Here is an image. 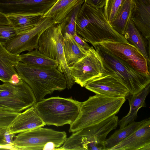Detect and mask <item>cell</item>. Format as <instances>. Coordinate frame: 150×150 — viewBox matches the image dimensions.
<instances>
[{"label":"cell","mask_w":150,"mask_h":150,"mask_svg":"<svg viewBox=\"0 0 150 150\" xmlns=\"http://www.w3.org/2000/svg\"><path fill=\"white\" fill-rule=\"evenodd\" d=\"M76 32L93 46L105 41L128 42L111 26L103 8H96L84 2L77 18Z\"/></svg>","instance_id":"cell-1"},{"label":"cell","mask_w":150,"mask_h":150,"mask_svg":"<svg viewBox=\"0 0 150 150\" xmlns=\"http://www.w3.org/2000/svg\"><path fill=\"white\" fill-rule=\"evenodd\" d=\"M15 68L18 74L33 90L37 101L54 91H62L67 88L65 76L57 68L31 65L21 62Z\"/></svg>","instance_id":"cell-2"},{"label":"cell","mask_w":150,"mask_h":150,"mask_svg":"<svg viewBox=\"0 0 150 150\" xmlns=\"http://www.w3.org/2000/svg\"><path fill=\"white\" fill-rule=\"evenodd\" d=\"M126 100L125 98H112L98 94L90 96L81 102L79 113L70 125L69 132H75L115 115Z\"/></svg>","instance_id":"cell-3"},{"label":"cell","mask_w":150,"mask_h":150,"mask_svg":"<svg viewBox=\"0 0 150 150\" xmlns=\"http://www.w3.org/2000/svg\"><path fill=\"white\" fill-rule=\"evenodd\" d=\"M118 122V116L114 115L73 132L58 150H106L104 142L106 137L116 129Z\"/></svg>","instance_id":"cell-4"},{"label":"cell","mask_w":150,"mask_h":150,"mask_svg":"<svg viewBox=\"0 0 150 150\" xmlns=\"http://www.w3.org/2000/svg\"><path fill=\"white\" fill-rule=\"evenodd\" d=\"M81 102L58 96L43 99L33 105L46 125L61 126L71 125L79 113Z\"/></svg>","instance_id":"cell-5"},{"label":"cell","mask_w":150,"mask_h":150,"mask_svg":"<svg viewBox=\"0 0 150 150\" xmlns=\"http://www.w3.org/2000/svg\"><path fill=\"white\" fill-rule=\"evenodd\" d=\"M93 46L101 57L105 68L115 73L130 95L136 94L150 83V75L139 72L97 44Z\"/></svg>","instance_id":"cell-6"},{"label":"cell","mask_w":150,"mask_h":150,"mask_svg":"<svg viewBox=\"0 0 150 150\" xmlns=\"http://www.w3.org/2000/svg\"><path fill=\"white\" fill-rule=\"evenodd\" d=\"M61 23L57 24L45 30L38 40V49L50 58L56 60L58 70L65 77L67 87L71 89L75 83L72 79L69 67L64 57L63 49L64 36Z\"/></svg>","instance_id":"cell-7"},{"label":"cell","mask_w":150,"mask_h":150,"mask_svg":"<svg viewBox=\"0 0 150 150\" xmlns=\"http://www.w3.org/2000/svg\"><path fill=\"white\" fill-rule=\"evenodd\" d=\"M67 138L64 131L40 127L18 134L12 143L16 150H50L54 143L57 150Z\"/></svg>","instance_id":"cell-8"},{"label":"cell","mask_w":150,"mask_h":150,"mask_svg":"<svg viewBox=\"0 0 150 150\" xmlns=\"http://www.w3.org/2000/svg\"><path fill=\"white\" fill-rule=\"evenodd\" d=\"M3 85V90L0 93V109L21 112L37 102L33 90L24 81L18 85L9 82Z\"/></svg>","instance_id":"cell-9"},{"label":"cell","mask_w":150,"mask_h":150,"mask_svg":"<svg viewBox=\"0 0 150 150\" xmlns=\"http://www.w3.org/2000/svg\"><path fill=\"white\" fill-rule=\"evenodd\" d=\"M69 68L72 79L82 87L90 80L102 75L105 71L102 58L92 46L86 55Z\"/></svg>","instance_id":"cell-10"},{"label":"cell","mask_w":150,"mask_h":150,"mask_svg":"<svg viewBox=\"0 0 150 150\" xmlns=\"http://www.w3.org/2000/svg\"><path fill=\"white\" fill-rule=\"evenodd\" d=\"M56 24L51 18L42 16L33 28L23 33L16 34L3 45L9 52L16 55H19L24 51L38 49L39 39L42 33L48 28Z\"/></svg>","instance_id":"cell-11"},{"label":"cell","mask_w":150,"mask_h":150,"mask_svg":"<svg viewBox=\"0 0 150 150\" xmlns=\"http://www.w3.org/2000/svg\"><path fill=\"white\" fill-rule=\"evenodd\" d=\"M96 44L137 71L150 75L147 60L134 45L127 42L110 41Z\"/></svg>","instance_id":"cell-12"},{"label":"cell","mask_w":150,"mask_h":150,"mask_svg":"<svg viewBox=\"0 0 150 150\" xmlns=\"http://www.w3.org/2000/svg\"><path fill=\"white\" fill-rule=\"evenodd\" d=\"M84 87L96 94L110 98L126 99L130 95L119 77L105 69L102 75L90 80Z\"/></svg>","instance_id":"cell-13"},{"label":"cell","mask_w":150,"mask_h":150,"mask_svg":"<svg viewBox=\"0 0 150 150\" xmlns=\"http://www.w3.org/2000/svg\"><path fill=\"white\" fill-rule=\"evenodd\" d=\"M57 0H0V11L5 14L22 12L43 15Z\"/></svg>","instance_id":"cell-14"},{"label":"cell","mask_w":150,"mask_h":150,"mask_svg":"<svg viewBox=\"0 0 150 150\" xmlns=\"http://www.w3.org/2000/svg\"><path fill=\"white\" fill-rule=\"evenodd\" d=\"M150 150V119L110 150Z\"/></svg>","instance_id":"cell-15"},{"label":"cell","mask_w":150,"mask_h":150,"mask_svg":"<svg viewBox=\"0 0 150 150\" xmlns=\"http://www.w3.org/2000/svg\"><path fill=\"white\" fill-rule=\"evenodd\" d=\"M134 6L131 19L142 35L150 37V0H133Z\"/></svg>","instance_id":"cell-16"},{"label":"cell","mask_w":150,"mask_h":150,"mask_svg":"<svg viewBox=\"0 0 150 150\" xmlns=\"http://www.w3.org/2000/svg\"><path fill=\"white\" fill-rule=\"evenodd\" d=\"M45 125L33 106L20 112L16 117L10 127L9 132L15 135Z\"/></svg>","instance_id":"cell-17"},{"label":"cell","mask_w":150,"mask_h":150,"mask_svg":"<svg viewBox=\"0 0 150 150\" xmlns=\"http://www.w3.org/2000/svg\"><path fill=\"white\" fill-rule=\"evenodd\" d=\"M6 15L16 34L23 33L31 30L37 24L43 16L22 12L8 13Z\"/></svg>","instance_id":"cell-18"},{"label":"cell","mask_w":150,"mask_h":150,"mask_svg":"<svg viewBox=\"0 0 150 150\" xmlns=\"http://www.w3.org/2000/svg\"><path fill=\"white\" fill-rule=\"evenodd\" d=\"M20 54L11 53L0 44V80L9 82L12 76L17 74L16 67L20 62Z\"/></svg>","instance_id":"cell-19"},{"label":"cell","mask_w":150,"mask_h":150,"mask_svg":"<svg viewBox=\"0 0 150 150\" xmlns=\"http://www.w3.org/2000/svg\"><path fill=\"white\" fill-rule=\"evenodd\" d=\"M85 0H57L43 17H50L56 24L61 23L68 13L76 7L82 5Z\"/></svg>","instance_id":"cell-20"},{"label":"cell","mask_w":150,"mask_h":150,"mask_svg":"<svg viewBox=\"0 0 150 150\" xmlns=\"http://www.w3.org/2000/svg\"><path fill=\"white\" fill-rule=\"evenodd\" d=\"M150 84L138 93L132 95L129 100L130 107L128 114L118 122L120 128H122L134 121L137 117V113L142 107H145V100L149 92Z\"/></svg>","instance_id":"cell-21"},{"label":"cell","mask_w":150,"mask_h":150,"mask_svg":"<svg viewBox=\"0 0 150 150\" xmlns=\"http://www.w3.org/2000/svg\"><path fill=\"white\" fill-rule=\"evenodd\" d=\"M63 49L67 64L70 67L88 53L76 42L73 36L67 33L63 34Z\"/></svg>","instance_id":"cell-22"},{"label":"cell","mask_w":150,"mask_h":150,"mask_svg":"<svg viewBox=\"0 0 150 150\" xmlns=\"http://www.w3.org/2000/svg\"><path fill=\"white\" fill-rule=\"evenodd\" d=\"M134 6L133 0H125L110 24L112 28L121 35L124 34L131 19Z\"/></svg>","instance_id":"cell-23"},{"label":"cell","mask_w":150,"mask_h":150,"mask_svg":"<svg viewBox=\"0 0 150 150\" xmlns=\"http://www.w3.org/2000/svg\"><path fill=\"white\" fill-rule=\"evenodd\" d=\"M20 62L25 64L39 67L57 68V61L52 59L38 49L20 54Z\"/></svg>","instance_id":"cell-24"},{"label":"cell","mask_w":150,"mask_h":150,"mask_svg":"<svg viewBox=\"0 0 150 150\" xmlns=\"http://www.w3.org/2000/svg\"><path fill=\"white\" fill-rule=\"evenodd\" d=\"M20 113L0 109V144L12 143L14 135L10 133V127Z\"/></svg>","instance_id":"cell-25"},{"label":"cell","mask_w":150,"mask_h":150,"mask_svg":"<svg viewBox=\"0 0 150 150\" xmlns=\"http://www.w3.org/2000/svg\"><path fill=\"white\" fill-rule=\"evenodd\" d=\"M147 119L139 122L134 121L122 128L116 131L108 139H106L104 144L106 150L110 149L127 138L139 128Z\"/></svg>","instance_id":"cell-26"},{"label":"cell","mask_w":150,"mask_h":150,"mask_svg":"<svg viewBox=\"0 0 150 150\" xmlns=\"http://www.w3.org/2000/svg\"><path fill=\"white\" fill-rule=\"evenodd\" d=\"M123 35L128 43L134 45L143 54L150 63L149 55L142 36L131 19L129 20L127 28Z\"/></svg>","instance_id":"cell-27"},{"label":"cell","mask_w":150,"mask_h":150,"mask_svg":"<svg viewBox=\"0 0 150 150\" xmlns=\"http://www.w3.org/2000/svg\"><path fill=\"white\" fill-rule=\"evenodd\" d=\"M82 5H79L71 11L61 23L63 35L65 33L73 36L76 33V19Z\"/></svg>","instance_id":"cell-28"},{"label":"cell","mask_w":150,"mask_h":150,"mask_svg":"<svg viewBox=\"0 0 150 150\" xmlns=\"http://www.w3.org/2000/svg\"><path fill=\"white\" fill-rule=\"evenodd\" d=\"M125 0H107L103 13L110 24L114 19L117 12Z\"/></svg>","instance_id":"cell-29"},{"label":"cell","mask_w":150,"mask_h":150,"mask_svg":"<svg viewBox=\"0 0 150 150\" xmlns=\"http://www.w3.org/2000/svg\"><path fill=\"white\" fill-rule=\"evenodd\" d=\"M16 34V31L11 24L0 23V44L4 45L7 41Z\"/></svg>","instance_id":"cell-30"},{"label":"cell","mask_w":150,"mask_h":150,"mask_svg":"<svg viewBox=\"0 0 150 150\" xmlns=\"http://www.w3.org/2000/svg\"><path fill=\"white\" fill-rule=\"evenodd\" d=\"M73 36L74 40L77 44L84 51L88 52L91 46L86 43L82 38L75 33Z\"/></svg>","instance_id":"cell-31"},{"label":"cell","mask_w":150,"mask_h":150,"mask_svg":"<svg viewBox=\"0 0 150 150\" xmlns=\"http://www.w3.org/2000/svg\"><path fill=\"white\" fill-rule=\"evenodd\" d=\"M107 0H85L84 3L97 9L103 8L106 4Z\"/></svg>","instance_id":"cell-32"},{"label":"cell","mask_w":150,"mask_h":150,"mask_svg":"<svg viewBox=\"0 0 150 150\" xmlns=\"http://www.w3.org/2000/svg\"><path fill=\"white\" fill-rule=\"evenodd\" d=\"M23 81L21 78L17 73L12 76L9 82L13 85H18L22 83Z\"/></svg>","instance_id":"cell-33"},{"label":"cell","mask_w":150,"mask_h":150,"mask_svg":"<svg viewBox=\"0 0 150 150\" xmlns=\"http://www.w3.org/2000/svg\"><path fill=\"white\" fill-rule=\"evenodd\" d=\"M0 23L8 24L10 23L5 14L0 11Z\"/></svg>","instance_id":"cell-34"},{"label":"cell","mask_w":150,"mask_h":150,"mask_svg":"<svg viewBox=\"0 0 150 150\" xmlns=\"http://www.w3.org/2000/svg\"><path fill=\"white\" fill-rule=\"evenodd\" d=\"M0 149L16 150V149L13 146V143L7 145L0 144Z\"/></svg>","instance_id":"cell-35"},{"label":"cell","mask_w":150,"mask_h":150,"mask_svg":"<svg viewBox=\"0 0 150 150\" xmlns=\"http://www.w3.org/2000/svg\"><path fill=\"white\" fill-rule=\"evenodd\" d=\"M3 84L0 85V93L3 90Z\"/></svg>","instance_id":"cell-36"}]
</instances>
